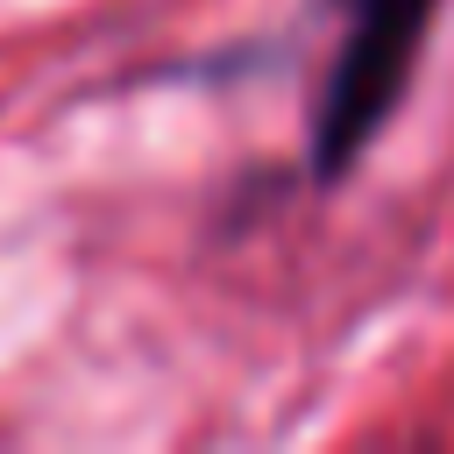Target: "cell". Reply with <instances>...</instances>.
Wrapping results in <instances>:
<instances>
[{
  "label": "cell",
  "instance_id": "cell-1",
  "mask_svg": "<svg viewBox=\"0 0 454 454\" xmlns=\"http://www.w3.org/2000/svg\"><path fill=\"white\" fill-rule=\"evenodd\" d=\"M333 14H340V43L312 99V177L319 184L348 177L362 149L390 128L397 99L411 92L440 0H333Z\"/></svg>",
  "mask_w": 454,
  "mask_h": 454
}]
</instances>
